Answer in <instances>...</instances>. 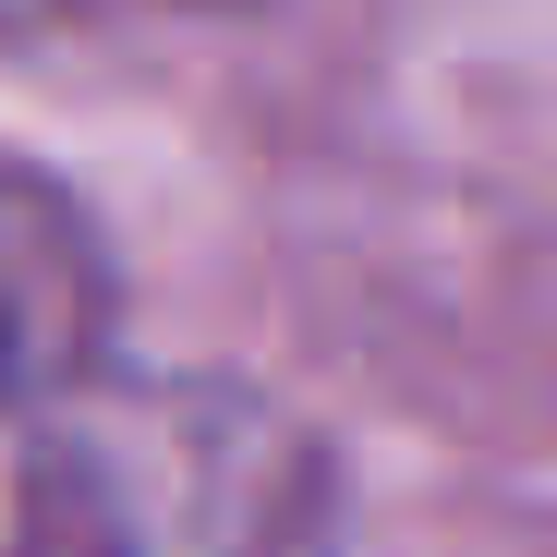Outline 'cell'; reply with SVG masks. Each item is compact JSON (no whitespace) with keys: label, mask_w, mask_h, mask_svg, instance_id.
I'll use <instances>...</instances> for the list:
<instances>
[{"label":"cell","mask_w":557,"mask_h":557,"mask_svg":"<svg viewBox=\"0 0 557 557\" xmlns=\"http://www.w3.org/2000/svg\"><path fill=\"white\" fill-rule=\"evenodd\" d=\"M98 304H110L98 231L73 219L61 182L0 158V376H37V363L98 351Z\"/></svg>","instance_id":"obj_2"},{"label":"cell","mask_w":557,"mask_h":557,"mask_svg":"<svg viewBox=\"0 0 557 557\" xmlns=\"http://www.w3.org/2000/svg\"><path fill=\"white\" fill-rule=\"evenodd\" d=\"M122 13H195V0H0V37H61V25H122Z\"/></svg>","instance_id":"obj_3"},{"label":"cell","mask_w":557,"mask_h":557,"mask_svg":"<svg viewBox=\"0 0 557 557\" xmlns=\"http://www.w3.org/2000/svg\"><path fill=\"white\" fill-rule=\"evenodd\" d=\"M327 448L231 376H0V557H327Z\"/></svg>","instance_id":"obj_1"}]
</instances>
